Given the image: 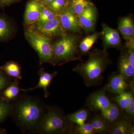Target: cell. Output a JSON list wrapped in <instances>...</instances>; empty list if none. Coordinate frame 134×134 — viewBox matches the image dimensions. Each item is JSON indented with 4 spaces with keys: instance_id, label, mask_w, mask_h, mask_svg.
Returning <instances> with one entry per match:
<instances>
[{
    "instance_id": "21",
    "label": "cell",
    "mask_w": 134,
    "mask_h": 134,
    "mask_svg": "<svg viewBox=\"0 0 134 134\" xmlns=\"http://www.w3.org/2000/svg\"><path fill=\"white\" fill-rule=\"evenodd\" d=\"M101 115L104 119L110 122H113L119 119L120 110L117 105L111 103L105 110L101 111Z\"/></svg>"
},
{
    "instance_id": "16",
    "label": "cell",
    "mask_w": 134,
    "mask_h": 134,
    "mask_svg": "<svg viewBox=\"0 0 134 134\" xmlns=\"http://www.w3.org/2000/svg\"><path fill=\"white\" fill-rule=\"evenodd\" d=\"M12 23L6 16L0 13V42L7 41L14 32Z\"/></svg>"
},
{
    "instance_id": "9",
    "label": "cell",
    "mask_w": 134,
    "mask_h": 134,
    "mask_svg": "<svg viewBox=\"0 0 134 134\" xmlns=\"http://www.w3.org/2000/svg\"><path fill=\"white\" fill-rule=\"evenodd\" d=\"M97 13V8L93 5L85 9L77 16L81 27L86 33L92 31L95 29Z\"/></svg>"
},
{
    "instance_id": "27",
    "label": "cell",
    "mask_w": 134,
    "mask_h": 134,
    "mask_svg": "<svg viewBox=\"0 0 134 134\" xmlns=\"http://www.w3.org/2000/svg\"><path fill=\"white\" fill-rule=\"evenodd\" d=\"M95 133H103L108 132V129L105 122L97 116L93 117L90 122Z\"/></svg>"
},
{
    "instance_id": "23",
    "label": "cell",
    "mask_w": 134,
    "mask_h": 134,
    "mask_svg": "<svg viewBox=\"0 0 134 134\" xmlns=\"http://www.w3.org/2000/svg\"><path fill=\"white\" fill-rule=\"evenodd\" d=\"M88 116V113L85 109H81L76 112L67 115L66 118L68 120L76 123L78 126H81L85 123Z\"/></svg>"
},
{
    "instance_id": "30",
    "label": "cell",
    "mask_w": 134,
    "mask_h": 134,
    "mask_svg": "<svg viewBox=\"0 0 134 134\" xmlns=\"http://www.w3.org/2000/svg\"><path fill=\"white\" fill-rule=\"evenodd\" d=\"M66 2V0H53L47 6L58 13L65 7Z\"/></svg>"
},
{
    "instance_id": "32",
    "label": "cell",
    "mask_w": 134,
    "mask_h": 134,
    "mask_svg": "<svg viewBox=\"0 0 134 134\" xmlns=\"http://www.w3.org/2000/svg\"><path fill=\"white\" fill-rule=\"evenodd\" d=\"M126 112L128 115L131 116H133L134 114V98L133 97L131 102L126 109Z\"/></svg>"
},
{
    "instance_id": "25",
    "label": "cell",
    "mask_w": 134,
    "mask_h": 134,
    "mask_svg": "<svg viewBox=\"0 0 134 134\" xmlns=\"http://www.w3.org/2000/svg\"><path fill=\"white\" fill-rule=\"evenodd\" d=\"M58 16V13L54 11L47 6L44 5L38 20L34 25H39L55 18Z\"/></svg>"
},
{
    "instance_id": "11",
    "label": "cell",
    "mask_w": 134,
    "mask_h": 134,
    "mask_svg": "<svg viewBox=\"0 0 134 134\" xmlns=\"http://www.w3.org/2000/svg\"><path fill=\"white\" fill-rule=\"evenodd\" d=\"M111 103L106 95L105 90L103 89L92 93L88 100V105L91 108L101 111L108 108Z\"/></svg>"
},
{
    "instance_id": "26",
    "label": "cell",
    "mask_w": 134,
    "mask_h": 134,
    "mask_svg": "<svg viewBox=\"0 0 134 134\" xmlns=\"http://www.w3.org/2000/svg\"><path fill=\"white\" fill-rule=\"evenodd\" d=\"M133 97L132 92H122L113 98L122 109H125L131 102Z\"/></svg>"
},
{
    "instance_id": "10",
    "label": "cell",
    "mask_w": 134,
    "mask_h": 134,
    "mask_svg": "<svg viewBox=\"0 0 134 134\" xmlns=\"http://www.w3.org/2000/svg\"><path fill=\"white\" fill-rule=\"evenodd\" d=\"M103 30L101 32L104 50L114 47L117 48L121 45V39L117 30L113 29L103 23L102 24Z\"/></svg>"
},
{
    "instance_id": "1",
    "label": "cell",
    "mask_w": 134,
    "mask_h": 134,
    "mask_svg": "<svg viewBox=\"0 0 134 134\" xmlns=\"http://www.w3.org/2000/svg\"><path fill=\"white\" fill-rule=\"evenodd\" d=\"M12 103L10 117L16 125L22 132H36L47 106L38 97L21 94Z\"/></svg>"
},
{
    "instance_id": "5",
    "label": "cell",
    "mask_w": 134,
    "mask_h": 134,
    "mask_svg": "<svg viewBox=\"0 0 134 134\" xmlns=\"http://www.w3.org/2000/svg\"><path fill=\"white\" fill-rule=\"evenodd\" d=\"M25 37L39 56L40 64L48 63L55 65L50 39L31 28L25 31Z\"/></svg>"
},
{
    "instance_id": "17",
    "label": "cell",
    "mask_w": 134,
    "mask_h": 134,
    "mask_svg": "<svg viewBox=\"0 0 134 134\" xmlns=\"http://www.w3.org/2000/svg\"><path fill=\"white\" fill-rule=\"evenodd\" d=\"M119 67L120 74L126 80L133 77L134 66L129 61L126 53H124L121 55Z\"/></svg>"
},
{
    "instance_id": "7",
    "label": "cell",
    "mask_w": 134,
    "mask_h": 134,
    "mask_svg": "<svg viewBox=\"0 0 134 134\" xmlns=\"http://www.w3.org/2000/svg\"><path fill=\"white\" fill-rule=\"evenodd\" d=\"M58 16L63 28L65 31L80 32L81 27L78 18L72 10L65 7L58 13Z\"/></svg>"
},
{
    "instance_id": "31",
    "label": "cell",
    "mask_w": 134,
    "mask_h": 134,
    "mask_svg": "<svg viewBox=\"0 0 134 134\" xmlns=\"http://www.w3.org/2000/svg\"><path fill=\"white\" fill-rule=\"evenodd\" d=\"M126 46L128 48L126 54L129 61L134 66V39L127 41Z\"/></svg>"
},
{
    "instance_id": "28",
    "label": "cell",
    "mask_w": 134,
    "mask_h": 134,
    "mask_svg": "<svg viewBox=\"0 0 134 134\" xmlns=\"http://www.w3.org/2000/svg\"><path fill=\"white\" fill-rule=\"evenodd\" d=\"M0 68V93L13 80Z\"/></svg>"
},
{
    "instance_id": "20",
    "label": "cell",
    "mask_w": 134,
    "mask_h": 134,
    "mask_svg": "<svg viewBox=\"0 0 134 134\" xmlns=\"http://www.w3.org/2000/svg\"><path fill=\"white\" fill-rule=\"evenodd\" d=\"M108 132L113 134H134V129L128 120L123 119L108 129Z\"/></svg>"
},
{
    "instance_id": "19",
    "label": "cell",
    "mask_w": 134,
    "mask_h": 134,
    "mask_svg": "<svg viewBox=\"0 0 134 134\" xmlns=\"http://www.w3.org/2000/svg\"><path fill=\"white\" fill-rule=\"evenodd\" d=\"M0 68L9 76L20 80L23 78L22 68L18 63L9 61L0 66Z\"/></svg>"
},
{
    "instance_id": "22",
    "label": "cell",
    "mask_w": 134,
    "mask_h": 134,
    "mask_svg": "<svg viewBox=\"0 0 134 134\" xmlns=\"http://www.w3.org/2000/svg\"><path fill=\"white\" fill-rule=\"evenodd\" d=\"M101 35V32H95L85 38L79 44V49L81 53L83 54L88 53Z\"/></svg>"
},
{
    "instance_id": "29",
    "label": "cell",
    "mask_w": 134,
    "mask_h": 134,
    "mask_svg": "<svg viewBox=\"0 0 134 134\" xmlns=\"http://www.w3.org/2000/svg\"><path fill=\"white\" fill-rule=\"evenodd\" d=\"M75 130L76 133L79 134H93L95 133L90 122L85 123L81 126H78Z\"/></svg>"
},
{
    "instance_id": "4",
    "label": "cell",
    "mask_w": 134,
    "mask_h": 134,
    "mask_svg": "<svg viewBox=\"0 0 134 134\" xmlns=\"http://www.w3.org/2000/svg\"><path fill=\"white\" fill-rule=\"evenodd\" d=\"M67 121L57 109L47 106L46 112L38 125L36 132L42 134L62 133L68 128Z\"/></svg>"
},
{
    "instance_id": "18",
    "label": "cell",
    "mask_w": 134,
    "mask_h": 134,
    "mask_svg": "<svg viewBox=\"0 0 134 134\" xmlns=\"http://www.w3.org/2000/svg\"><path fill=\"white\" fill-rule=\"evenodd\" d=\"M93 4L89 0H66L65 7L72 10L77 16Z\"/></svg>"
},
{
    "instance_id": "35",
    "label": "cell",
    "mask_w": 134,
    "mask_h": 134,
    "mask_svg": "<svg viewBox=\"0 0 134 134\" xmlns=\"http://www.w3.org/2000/svg\"><path fill=\"white\" fill-rule=\"evenodd\" d=\"M42 1L44 5L47 6L53 0H42Z\"/></svg>"
},
{
    "instance_id": "8",
    "label": "cell",
    "mask_w": 134,
    "mask_h": 134,
    "mask_svg": "<svg viewBox=\"0 0 134 134\" xmlns=\"http://www.w3.org/2000/svg\"><path fill=\"white\" fill-rule=\"evenodd\" d=\"M44 5L42 0H29L25 11V23L28 25L34 24L38 20Z\"/></svg>"
},
{
    "instance_id": "34",
    "label": "cell",
    "mask_w": 134,
    "mask_h": 134,
    "mask_svg": "<svg viewBox=\"0 0 134 134\" xmlns=\"http://www.w3.org/2000/svg\"><path fill=\"white\" fill-rule=\"evenodd\" d=\"M8 134L7 131L5 129L0 127V134Z\"/></svg>"
},
{
    "instance_id": "13",
    "label": "cell",
    "mask_w": 134,
    "mask_h": 134,
    "mask_svg": "<svg viewBox=\"0 0 134 134\" xmlns=\"http://www.w3.org/2000/svg\"><path fill=\"white\" fill-rule=\"evenodd\" d=\"M128 87L126 79L119 74L111 77L105 89L111 93L119 94L125 92Z\"/></svg>"
},
{
    "instance_id": "33",
    "label": "cell",
    "mask_w": 134,
    "mask_h": 134,
    "mask_svg": "<svg viewBox=\"0 0 134 134\" xmlns=\"http://www.w3.org/2000/svg\"><path fill=\"white\" fill-rule=\"evenodd\" d=\"M20 0H0V8H3Z\"/></svg>"
},
{
    "instance_id": "12",
    "label": "cell",
    "mask_w": 134,
    "mask_h": 134,
    "mask_svg": "<svg viewBox=\"0 0 134 134\" xmlns=\"http://www.w3.org/2000/svg\"><path fill=\"white\" fill-rule=\"evenodd\" d=\"M39 76L38 83L35 87L30 88L29 89H21V91L26 92L33 90L38 88L43 89L44 92V97H47L48 96V93L47 88L49 87L53 79L58 74L57 71L50 73L46 72L43 68H41L38 71Z\"/></svg>"
},
{
    "instance_id": "2",
    "label": "cell",
    "mask_w": 134,
    "mask_h": 134,
    "mask_svg": "<svg viewBox=\"0 0 134 134\" xmlns=\"http://www.w3.org/2000/svg\"><path fill=\"white\" fill-rule=\"evenodd\" d=\"M110 62L105 50L95 48L90 53L88 60L77 65L73 70L82 76L86 86H94L103 79L102 74Z\"/></svg>"
},
{
    "instance_id": "3",
    "label": "cell",
    "mask_w": 134,
    "mask_h": 134,
    "mask_svg": "<svg viewBox=\"0 0 134 134\" xmlns=\"http://www.w3.org/2000/svg\"><path fill=\"white\" fill-rule=\"evenodd\" d=\"M58 41L52 44L53 58L55 65L62 64L76 60L78 38L76 36L65 33Z\"/></svg>"
},
{
    "instance_id": "14",
    "label": "cell",
    "mask_w": 134,
    "mask_h": 134,
    "mask_svg": "<svg viewBox=\"0 0 134 134\" xmlns=\"http://www.w3.org/2000/svg\"><path fill=\"white\" fill-rule=\"evenodd\" d=\"M118 29L126 41L134 39V22L131 16L121 18L118 23Z\"/></svg>"
},
{
    "instance_id": "15",
    "label": "cell",
    "mask_w": 134,
    "mask_h": 134,
    "mask_svg": "<svg viewBox=\"0 0 134 134\" xmlns=\"http://www.w3.org/2000/svg\"><path fill=\"white\" fill-rule=\"evenodd\" d=\"M21 89L19 86V80L15 78L1 92L0 96L12 102L16 100L20 95Z\"/></svg>"
},
{
    "instance_id": "24",
    "label": "cell",
    "mask_w": 134,
    "mask_h": 134,
    "mask_svg": "<svg viewBox=\"0 0 134 134\" xmlns=\"http://www.w3.org/2000/svg\"><path fill=\"white\" fill-rule=\"evenodd\" d=\"M12 107V102L0 96V124L10 117Z\"/></svg>"
},
{
    "instance_id": "6",
    "label": "cell",
    "mask_w": 134,
    "mask_h": 134,
    "mask_svg": "<svg viewBox=\"0 0 134 134\" xmlns=\"http://www.w3.org/2000/svg\"><path fill=\"white\" fill-rule=\"evenodd\" d=\"M32 25V29L50 39L57 36H62L66 33L58 16L55 18L43 24Z\"/></svg>"
}]
</instances>
